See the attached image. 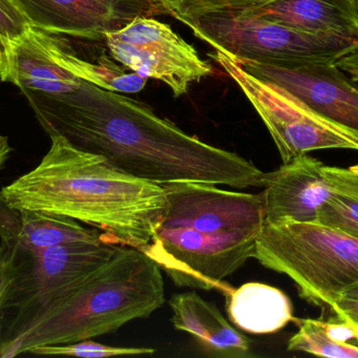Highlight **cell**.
<instances>
[{
	"mask_svg": "<svg viewBox=\"0 0 358 358\" xmlns=\"http://www.w3.org/2000/svg\"><path fill=\"white\" fill-rule=\"evenodd\" d=\"M241 12L302 31L336 34L358 40L353 0H271Z\"/></svg>",
	"mask_w": 358,
	"mask_h": 358,
	"instance_id": "16",
	"label": "cell"
},
{
	"mask_svg": "<svg viewBox=\"0 0 358 358\" xmlns=\"http://www.w3.org/2000/svg\"><path fill=\"white\" fill-rule=\"evenodd\" d=\"M237 84L271 134L283 163L321 149L358 151V136L307 106L277 84L256 77L220 50L208 54Z\"/></svg>",
	"mask_w": 358,
	"mask_h": 358,
	"instance_id": "8",
	"label": "cell"
},
{
	"mask_svg": "<svg viewBox=\"0 0 358 358\" xmlns=\"http://www.w3.org/2000/svg\"><path fill=\"white\" fill-rule=\"evenodd\" d=\"M198 39L237 60H338L358 40L336 34L302 31L242 12H220L191 27Z\"/></svg>",
	"mask_w": 358,
	"mask_h": 358,
	"instance_id": "7",
	"label": "cell"
},
{
	"mask_svg": "<svg viewBox=\"0 0 358 358\" xmlns=\"http://www.w3.org/2000/svg\"><path fill=\"white\" fill-rule=\"evenodd\" d=\"M323 174L332 188L358 197V174L349 168L324 165Z\"/></svg>",
	"mask_w": 358,
	"mask_h": 358,
	"instance_id": "24",
	"label": "cell"
},
{
	"mask_svg": "<svg viewBox=\"0 0 358 358\" xmlns=\"http://www.w3.org/2000/svg\"><path fill=\"white\" fill-rule=\"evenodd\" d=\"M8 61L4 82L15 84L23 95L58 96L73 92L83 82L50 58L31 29L10 43Z\"/></svg>",
	"mask_w": 358,
	"mask_h": 358,
	"instance_id": "17",
	"label": "cell"
},
{
	"mask_svg": "<svg viewBox=\"0 0 358 358\" xmlns=\"http://www.w3.org/2000/svg\"><path fill=\"white\" fill-rule=\"evenodd\" d=\"M331 310L336 315V319L348 324L358 331V300L342 298L334 305Z\"/></svg>",
	"mask_w": 358,
	"mask_h": 358,
	"instance_id": "26",
	"label": "cell"
},
{
	"mask_svg": "<svg viewBox=\"0 0 358 358\" xmlns=\"http://www.w3.org/2000/svg\"><path fill=\"white\" fill-rule=\"evenodd\" d=\"M271 0H143L149 16L169 15L191 29L200 19L220 12H241Z\"/></svg>",
	"mask_w": 358,
	"mask_h": 358,
	"instance_id": "20",
	"label": "cell"
},
{
	"mask_svg": "<svg viewBox=\"0 0 358 358\" xmlns=\"http://www.w3.org/2000/svg\"><path fill=\"white\" fill-rule=\"evenodd\" d=\"M299 330L288 340V351L309 353L317 357L358 358V331L341 319L317 321L296 319Z\"/></svg>",
	"mask_w": 358,
	"mask_h": 358,
	"instance_id": "19",
	"label": "cell"
},
{
	"mask_svg": "<svg viewBox=\"0 0 358 358\" xmlns=\"http://www.w3.org/2000/svg\"><path fill=\"white\" fill-rule=\"evenodd\" d=\"M163 185L167 206L142 252L178 287L229 294L224 280L255 258L265 225L263 193L201 182Z\"/></svg>",
	"mask_w": 358,
	"mask_h": 358,
	"instance_id": "3",
	"label": "cell"
},
{
	"mask_svg": "<svg viewBox=\"0 0 358 358\" xmlns=\"http://www.w3.org/2000/svg\"><path fill=\"white\" fill-rule=\"evenodd\" d=\"M105 44L120 64L141 77L163 82L174 98L187 94L192 84L214 73L193 46L167 23L148 15H138L122 29L106 34Z\"/></svg>",
	"mask_w": 358,
	"mask_h": 358,
	"instance_id": "9",
	"label": "cell"
},
{
	"mask_svg": "<svg viewBox=\"0 0 358 358\" xmlns=\"http://www.w3.org/2000/svg\"><path fill=\"white\" fill-rule=\"evenodd\" d=\"M165 302L162 269L144 252L120 245L45 317L0 352L12 358L38 347L73 344L146 319Z\"/></svg>",
	"mask_w": 358,
	"mask_h": 358,
	"instance_id": "4",
	"label": "cell"
},
{
	"mask_svg": "<svg viewBox=\"0 0 358 358\" xmlns=\"http://www.w3.org/2000/svg\"><path fill=\"white\" fill-rule=\"evenodd\" d=\"M31 23L14 0H0V80L8 74V46L31 31Z\"/></svg>",
	"mask_w": 358,
	"mask_h": 358,
	"instance_id": "23",
	"label": "cell"
},
{
	"mask_svg": "<svg viewBox=\"0 0 358 358\" xmlns=\"http://www.w3.org/2000/svg\"><path fill=\"white\" fill-rule=\"evenodd\" d=\"M353 6H355V14H357L358 20V0H353Z\"/></svg>",
	"mask_w": 358,
	"mask_h": 358,
	"instance_id": "30",
	"label": "cell"
},
{
	"mask_svg": "<svg viewBox=\"0 0 358 358\" xmlns=\"http://www.w3.org/2000/svg\"><path fill=\"white\" fill-rule=\"evenodd\" d=\"M323 166L304 153L275 172H265V223L317 222L319 210L334 191Z\"/></svg>",
	"mask_w": 358,
	"mask_h": 358,
	"instance_id": "12",
	"label": "cell"
},
{
	"mask_svg": "<svg viewBox=\"0 0 358 358\" xmlns=\"http://www.w3.org/2000/svg\"><path fill=\"white\" fill-rule=\"evenodd\" d=\"M31 33L57 64L87 83L121 94H138L146 88L148 79L120 64L107 46L98 50L105 41H90L33 27Z\"/></svg>",
	"mask_w": 358,
	"mask_h": 358,
	"instance_id": "13",
	"label": "cell"
},
{
	"mask_svg": "<svg viewBox=\"0 0 358 358\" xmlns=\"http://www.w3.org/2000/svg\"><path fill=\"white\" fill-rule=\"evenodd\" d=\"M10 153H12V146H10L8 137L0 132V170L8 161Z\"/></svg>",
	"mask_w": 358,
	"mask_h": 358,
	"instance_id": "28",
	"label": "cell"
},
{
	"mask_svg": "<svg viewBox=\"0 0 358 358\" xmlns=\"http://www.w3.org/2000/svg\"><path fill=\"white\" fill-rule=\"evenodd\" d=\"M119 246L99 241L73 242L37 252L8 248L15 279L0 313V352L106 264Z\"/></svg>",
	"mask_w": 358,
	"mask_h": 358,
	"instance_id": "6",
	"label": "cell"
},
{
	"mask_svg": "<svg viewBox=\"0 0 358 358\" xmlns=\"http://www.w3.org/2000/svg\"><path fill=\"white\" fill-rule=\"evenodd\" d=\"M50 138L40 163L2 187L6 203L73 219L117 245L147 247L167 206L164 185L126 174L64 137Z\"/></svg>",
	"mask_w": 358,
	"mask_h": 358,
	"instance_id": "2",
	"label": "cell"
},
{
	"mask_svg": "<svg viewBox=\"0 0 358 358\" xmlns=\"http://www.w3.org/2000/svg\"><path fill=\"white\" fill-rule=\"evenodd\" d=\"M349 170H350L351 172H355V174H358V164L357 165L351 166V167H349Z\"/></svg>",
	"mask_w": 358,
	"mask_h": 358,
	"instance_id": "31",
	"label": "cell"
},
{
	"mask_svg": "<svg viewBox=\"0 0 358 358\" xmlns=\"http://www.w3.org/2000/svg\"><path fill=\"white\" fill-rule=\"evenodd\" d=\"M225 296L231 323L248 333H275L294 317L289 298L266 284L246 283Z\"/></svg>",
	"mask_w": 358,
	"mask_h": 358,
	"instance_id": "18",
	"label": "cell"
},
{
	"mask_svg": "<svg viewBox=\"0 0 358 358\" xmlns=\"http://www.w3.org/2000/svg\"><path fill=\"white\" fill-rule=\"evenodd\" d=\"M31 27L90 41H105L110 32L138 15H148L143 0H14Z\"/></svg>",
	"mask_w": 358,
	"mask_h": 358,
	"instance_id": "11",
	"label": "cell"
},
{
	"mask_svg": "<svg viewBox=\"0 0 358 358\" xmlns=\"http://www.w3.org/2000/svg\"><path fill=\"white\" fill-rule=\"evenodd\" d=\"M255 259L321 308L331 309L358 284V240L317 222L265 223Z\"/></svg>",
	"mask_w": 358,
	"mask_h": 358,
	"instance_id": "5",
	"label": "cell"
},
{
	"mask_svg": "<svg viewBox=\"0 0 358 358\" xmlns=\"http://www.w3.org/2000/svg\"><path fill=\"white\" fill-rule=\"evenodd\" d=\"M155 351L157 350L153 348L110 347L88 340L73 343V344L38 347L29 353L34 355H50V357L98 358L123 357V355H151L155 353Z\"/></svg>",
	"mask_w": 358,
	"mask_h": 358,
	"instance_id": "22",
	"label": "cell"
},
{
	"mask_svg": "<svg viewBox=\"0 0 358 358\" xmlns=\"http://www.w3.org/2000/svg\"><path fill=\"white\" fill-rule=\"evenodd\" d=\"M169 304L174 328L193 336L210 357H255L250 338L235 329L214 304L199 294L193 291L174 294Z\"/></svg>",
	"mask_w": 358,
	"mask_h": 358,
	"instance_id": "15",
	"label": "cell"
},
{
	"mask_svg": "<svg viewBox=\"0 0 358 358\" xmlns=\"http://www.w3.org/2000/svg\"><path fill=\"white\" fill-rule=\"evenodd\" d=\"M233 60L248 73L281 86L315 113L358 136V83L347 77L336 60Z\"/></svg>",
	"mask_w": 358,
	"mask_h": 358,
	"instance_id": "10",
	"label": "cell"
},
{
	"mask_svg": "<svg viewBox=\"0 0 358 358\" xmlns=\"http://www.w3.org/2000/svg\"><path fill=\"white\" fill-rule=\"evenodd\" d=\"M343 298H352V300H358V284L357 285L351 287L350 289L347 290V291L345 292L344 296H343Z\"/></svg>",
	"mask_w": 358,
	"mask_h": 358,
	"instance_id": "29",
	"label": "cell"
},
{
	"mask_svg": "<svg viewBox=\"0 0 358 358\" xmlns=\"http://www.w3.org/2000/svg\"><path fill=\"white\" fill-rule=\"evenodd\" d=\"M44 132L104 157L117 170L166 184L263 187L265 172L237 153L191 136L150 106L87 82L58 96L24 95Z\"/></svg>",
	"mask_w": 358,
	"mask_h": 358,
	"instance_id": "1",
	"label": "cell"
},
{
	"mask_svg": "<svg viewBox=\"0 0 358 358\" xmlns=\"http://www.w3.org/2000/svg\"><path fill=\"white\" fill-rule=\"evenodd\" d=\"M15 279V266L10 250L0 243V313L6 305Z\"/></svg>",
	"mask_w": 358,
	"mask_h": 358,
	"instance_id": "25",
	"label": "cell"
},
{
	"mask_svg": "<svg viewBox=\"0 0 358 358\" xmlns=\"http://www.w3.org/2000/svg\"><path fill=\"white\" fill-rule=\"evenodd\" d=\"M317 223L358 240V197L334 189L319 210Z\"/></svg>",
	"mask_w": 358,
	"mask_h": 358,
	"instance_id": "21",
	"label": "cell"
},
{
	"mask_svg": "<svg viewBox=\"0 0 358 358\" xmlns=\"http://www.w3.org/2000/svg\"><path fill=\"white\" fill-rule=\"evenodd\" d=\"M336 64L358 83V46L336 60Z\"/></svg>",
	"mask_w": 358,
	"mask_h": 358,
	"instance_id": "27",
	"label": "cell"
},
{
	"mask_svg": "<svg viewBox=\"0 0 358 358\" xmlns=\"http://www.w3.org/2000/svg\"><path fill=\"white\" fill-rule=\"evenodd\" d=\"M99 241L110 240L73 219L14 207L0 195V243L8 249L37 252L73 242Z\"/></svg>",
	"mask_w": 358,
	"mask_h": 358,
	"instance_id": "14",
	"label": "cell"
}]
</instances>
